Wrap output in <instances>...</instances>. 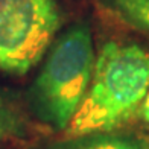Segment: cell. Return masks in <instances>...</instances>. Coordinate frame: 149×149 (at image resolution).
<instances>
[{"label":"cell","mask_w":149,"mask_h":149,"mask_svg":"<svg viewBox=\"0 0 149 149\" xmlns=\"http://www.w3.org/2000/svg\"><path fill=\"white\" fill-rule=\"evenodd\" d=\"M140 114H141V117L149 123V93L146 94L143 104H141V107H140Z\"/></svg>","instance_id":"obj_7"},{"label":"cell","mask_w":149,"mask_h":149,"mask_svg":"<svg viewBox=\"0 0 149 149\" xmlns=\"http://www.w3.org/2000/svg\"><path fill=\"white\" fill-rule=\"evenodd\" d=\"M96 55L90 28L76 24L58 38L32 87L35 108L46 123L65 131L90 87Z\"/></svg>","instance_id":"obj_2"},{"label":"cell","mask_w":149,"mask_h":149,"mask_svg":"<svg viewBox=\"0 0 149 149\" xmlns=\"http://www.w3.org/2000/svg\"><path fill=\"white\" fill-rule=\"evenodd\" d=\"M104 3L130 24L149 31V0H104Z\"/></svg>","instance_id":"obj_5"},{"label":"cell","mask_w":149,"mask_h":149,"mask_svg":"<svg viewBox=\"0 0 149 149\" xmlns=\"http://www.w3.org/2000/svg\"><path fill=\"white\" fill-rule=\"evenodd\" d=\"M61 26L56 0H0V72L26 74Z\"/></svg>","instance_id":"obj_3"},{"label":"cell","mask_w":149,"mask_h":149,"mask_svg":"<svg viewBox=\"0 0 149 149\" xmlns=\"http://www.w3.org/2000/svg\"><path fill=\"white\" fill-rule=\"evenodd\" d=\"M52 149H143V148L131 139L102 132V134L84 135V137H70L69 140L55 145Z\"/></svg>","instance_id":"obj_4"},{"label":"cell","mask_w":149,"mask_h":149,"mask_svg":"<svg viewBox=\"0 0 149 149\" xmlns=\"http://www.w3.org/2000/svg\"><path fill=\"white\" fill-rule=\"evenodd\" d=\"M148 149H149V139H148Z\"/></svg>","instance_id":"obj_8"},{"label":"cell","mask_w":149,"mask_h":149,"mask_svg":"<svg viewBox=\"0 0 149 149\" xmlns=\"http://www.w3.org/2000/svg\"><path fill=\"white\" fill-rule=\"evenodd\" d=\"M148 93L149 52L134 43H104L90 87L65 130L69 139L110 132L125 125L140 110Z\"/></svg>","instance_id":"obj_1"},{"label":"cell","mask_w":149,"mask_h":149,"mask_svg":"<svg viewBox=\"0 0 149 149\" xmlns=\"http://www.w3.org/2000/svg\"><path fill=\"white\" fill-rule=\"evenodd\" d=\"M20 130H22V117L17 108L0 94V143L14 137L20 132Z\"/></svg>","instance_id":"obj_6"}]
</instances>
